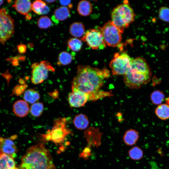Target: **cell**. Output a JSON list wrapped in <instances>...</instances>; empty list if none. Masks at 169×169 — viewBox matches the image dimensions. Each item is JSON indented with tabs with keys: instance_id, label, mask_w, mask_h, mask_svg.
<instances>
[{
	"instance_id": "9a60e30c",
	"label": "cell",
	"mask_w": 169,
	"mask_h": 169,
	"mask_svg": "<svg viewBox=\"0 0 169 169\" xmlns=\"http://www.w3.org/2000/svg\"><path fill=\"white\" fill-rule=\"evenodd\" d=\"M13 158L0 152V169H19L16 167Z\"/></svg>"
},
{
	"instance_id": "8d00e7d4",
	"label": "cell",
	"mask_w": 169,
	"mask_h": 169,
	"mask_svg": "<svg viewBox=\"0 0 169 169\" xmlns=\"http://www.w3.org/2000/svg\"><path fill=\"white\" fill-rule=\"evenodd\" d=\"M3 3V1L0 0V6Z\"/></svg>"
},
{
	"instance_id": "d590c367",
	"label": "cell",
	"mask_w": 169,
	"mask_h": 169,
	"mask_svg": "<svg viewBox=\"0 0 169 169\" xmlns=\"http://www.w3.org/2000/svg\"><path fill=\"white\" fill-rule=\"evenodd\" d=\"M45 1L47 3H52L53 2H54L55 1V0H45Z\"/></svg>"
},
{
	"instance_id": "603a6c76",
	"label": "cell",
	"mask_w": 169,
	"mask_h": 169,
	"mask_svg": "<svg viewBox=\"0 0 169 169\" xmlns=\"http://www.w3.org/2000/svg\"><path fill=\"white\" fill-rule=\"evenodd\" d=\"M40 98V95L36 90L29 89L26 90L24 94L23 99L27 102L30 104L36 103Z\"/></svg>"
},
{
	"instance_id": "44dd1931",
	"label": "cell",
	"mask_w": 169,
	"mask_h": 169,
	"mask_svg": "<svg viewBox=\"0 0 169 169\" xmlns=\"http://www.w3.org/2000/svg\"><path fill=\"white\" fill-rule=\"evenodd\" d=\"M77 11L79 14L83 16L90 15L92 10L91 3L86 0H82L79 3L77 6Z\"/></svg>"
},
{
	"instance_id": "7402d4cb",
	"label": "cell",
	"mask_w": 169,
	"mask_h": 169,
	"mask_svg": "<svg viewBox=\"0 0 169 169\" xmlns=\"http://www.w3.org/2000/svg\"><path fill=\"white\" fill-rule=\"evenodd\" d=\"M155 113L160 119L167 120L169 118V106L166 104H161L156 107Z\"/></svg>"
},
{
	"instance_id": "ba28073f",
	"label": "cell",
	"mask_w": 169,
	"mask_h": 169,
	"mask_svg": "<svg viewBox=\"0 0 169 169\" xmlns=\"http://www.w3.org/2000/svg\"><path fill=\"white\" fill-rule=\"evenodd\" d=\"M14 32L13 18L4 8L0 9V42L4 44Z\"/></svg>"
},
{
	"instance_id": "5bb4252c",
	"label": "cell",
	"mask_w": 169,
	"mask_h": 169,
	"mask_svg": "<svg viewBox=\"0 0 169 169\" xmlns=\"http://www.w3.org/2000/svg\"><path fill=\"white\" fill-rule=\"evenodd\" d=\"M32 5L30 0H18L14 2L13 7L19 13L26 15L32 10Z\"/></svg>"
},
{
	"instance_id": "5b68a950",
	"label": "cell",
	"mask_w": 169,
	"mask_h": 169,
	"mask_svg": "<svg viewBox=\"0 0 169 169\" xmlns=\"http://www.w3.org/2000/svg\"><path fill=\"white\" fill-rule=\"evenodd\" d=\"M66 123L65 118H59L55 120L52 129L41 136L42 140L45 141H51L56 145H61L66 136L71 132L66 127Z\"/></svg>"
},
{
	"instance_id": "3957f363",
	"label": "cell",
	"mask_w": 169,
	"mask_h": 169,
	"mask_svg": "<svg viewBox=\"0 0 169 169\" xmlns=\"http://www.w3.org/2000/svg\"><path fill=\"white\" fill-rule=\"evenodd\" d=\"M151 73L146 61L142 58L132 59L131 67L124 75L125 84L131 89H137L148 83L151 79Z\"/></svg>"
},
{
	"instance_id": "8fae6325",
	"label": "cell",
	"mask_w": 169,
	"mask_h": 169,
	"mask_svg": "<svg viewBox=\"0 0 169 169\" xmlns=\"http://www.w3.org/2000/svg\"><path fill=\"white\" fill-rule=\"evenodd\" d=\"M69 95L68 100L71 108H78L84 106L88 100L89 96L84 92L76 89L72 90Z\"/></svg>"
},
{
	"instance_id": "7a4b0ae2",
	"label": "cell",
	"mask_w": 169,
	"mask_h": 169,
	"mask_svg": "<svg viewBox=\"0 0 169 169\" xmlns=\"http://www.w3.org/2000/svg\"><path fill=\"white\" fill-rule=\"evenodd\" d=\"M19 169H55L49 150L40 143L28 149L21 158Z\"/></svg>"
},
{
	"instance_id": "d4e9b609",
	"label": "cell",
	"mask_w": 169,
	"mask_h": 169,
	"mask_svg": "<svg viewBox=\"0 0 169 169\" xmlns=\"http://www.w3.org/2000/svg\"><path fill=\"white\" fill-rule=\"evenodd\" d=\"M130 157L134 160H139L141 159L143 156L142 150L138 146L132 147L128 151Z\"/></svg>"
},
{
	"instance_id": "4316f807",
	"label": "cell",
	"mask_w": 169,
	"mask_h": 169,
	"mask_svg": "<svg viewBox=\"0 0 169 169\" xmlns=\"http://www.w3.org/2000/svg\"><path fill=\"white\" fill-rule=\"evenodd\" d=\"M150 97L151 102L153 104L159 105L164 100L165 96L161 91L156 90L151 94Z\"/></svg>"
},
{
	"instance_id": "ac0fdd59",
	"label": "cell",
	"mask_w": 169,
	"mask_h": 169,
	"mask_svg": "<svg viewBox=\"0 0 169 169\" xmlns=\"http://www.w3.org/2000/svg\"><path fill=\"white\" fill-rule=\"evenodd\" d=\"M32 10L38 15L46 14L50 11L49 8L45 2L41 0H36L33 2L32 4Z\"/></svg>"
},
{
	"instance_id": "484cf974",
	"label": "cell",
	"mask_w": 169,
	"mask_h": 169,
	"mask_svg": "<svg viewBox=\"0 0 169 169\" xmlns=\"http://www.w3.org/2000/svg\"><path fill=\"white\" fill-rule=\"evenodd\" d=\"M67 45L69 48L71 50L77 52L81 49L82 43L80 40L77 38H72L68 40Z\"/></svg>"
},
{
	"instance_id": "9c48e42d",
	"label": "cell",
	"mask_w": 169,
	"mask_h": 169,
	"mask_svg": "<svg viewBox=\"0 0 169 169\" xmlns=\"http://www.w3.org/2000/svg\"><path fill=\"white\" fill-rule=\"evenodd\" d=\"M31 68V80L32 83L35 84L42 83L46 80L49 71H55L54 67L47 61L35 63L32 65Z\"/></svg>"
},
{
	"instance_id": "6da1fadb",
	"label": "cell",
	"mask_w": 169,
	"mask_h": 169,
	"mask_svg": "<svg viewBox=\"0 0 169 169\" xmlns=\"http://www.w3.org/2000/svg\"><path fill=\"white\" fill-rule=\"evenodd\" d=\"M107 69H99L89 65H79L77 75L72 82L71 89L80 90L89 96L90 100H96L109 95V93L100 92L104 80L109 77Z\"/></svg>"
},
{
	"instance_id": "e0dca14e",
	"label": "cell",
	"mask_w": 169,
	"mask_h": 169,
	"mask_svg": "<svg viewBox=\"0 0 169 169\" xmlns=\"http://www.w3.org/2000/svg\"><path fill=\"white\" fill-rule=\"evenodd\" d=\"M70 16V11L67 7H60L56 9L52 18L55 22L65 20Z\"/></svg>"
},
{
	"instance_id": "ffe728a7",
	"label": "cell",
	"mask_w": 169,
	"mask_h": 169,
	"mask_svg": "<svg viewBox=\"0 0 169 169\" xmlns=\"http://www.w3.org/2000/svg\"><path fill=\"white\" fill-rule=\"evenodd\" d=\"M85 27L81 23L76 22L70 26L69 31L71 35L75 38L83 36L85 33Z\"/></svg>"
},
{
	"instance_id": "4fadbf2b",
	"label": "cell",
	"mask_w": 169,
	"mask_h": 169,
	"mask_svg": "<svg viewBox=\"0 0 169 169\" xmlns=\"http://www.w3.org/2000/svg\"><path fill=\"white\" fill-rule=\"evenodd\" d=\"M29 110V108L27 102L22 100L16 101L13 106L14 113L20 117H23L27 115Z\"/></svg>"
},
{
	"instance_id": "74e56055",
	"label": "cell",
	"mask_w": 169,
	"mask_h": 169,
	"mask_svg": "<svg viewBox=\"0 0 169 169\" xmlns=\"http://www.w3.org/2000/svg\"></svg>"
},
{
	"instance_id": "e575fe53",
	"label": "cell",
	"mask_w": 169,
	"mask_h": 169,
	"mask_svg": "<svg viewBox=\"0 0 169 169\" xmlns=\"http://www.w3.org/2000/svg\"><path fill=\"white\" fill-rule=\"evenodd\" d=\"M166 104L169 106V96L166 100Z\"/></svg>"
},
{
	"instance_id": "f546056e",
	"label": "cell",
	"mask_w": 169,
	"mask_h": 169,
	"mask_svg": "<svg viewBox=\"0 0 169 169\" xmlns=\"http://www.w3.org/2000/svg\"><path fill=\"white\" fill-rule=\"evenodd\" d=\"M159 18L162 21L169 23V8L163 7L160 8L159 11Z\"/></svg>"
},
{
	"instance_id": "52a82bcc",
	"label": "cell",
	"mask_w": 169,
	"mask_h": 169,
	"mask_svg": "<svg viewBox=\"0 0 169 169\" xmlns=\"http://www.w3.org/2000/svg\"><path fill=\"white\" fill-rule=\"evenodd\" d=\"M132 59L126 53H116L109 64L112 74L125 75L130 69Z\"/></svg>"
},
{
	"instance_id": "d6986e66",
	"label": "cell",
	"mask_w": 169,
	"mask_h": 169,
	"mask_svg": "<svg viewBox=\"0 0 169 169\" xmlns=\"http://www.w3.org/2000/svg\"><path fill=\"white\" fill-rule=\"evenodd\" d=\"M73 123L76 128L83 130L88 127L89 122L88 117L85 115L80 114L74 117Z\"/></svg>"
},
{
	"instance_id": "4dcf8cb0",
	"label": "cell",
	"mask_w": 169,
	"mask_h": 169,
	"mask_svg": "<svg viewBox=\"0 0 169 169\" xmlns=\"http://www.w3.org/2000/svg\"><path fill=\"white\" fill-rule=\"evenodd\" d=\"M27 85L25 84L17 85L14 88L11 96L15 95L16 96L21 95L24 92Z\"/></svg>"
},
{
	"instance_id": "d6a6232c",
	"label": "cell",
	"mask_w": 169,
	"mask_h": 169,
	"mask_svg": "<svg viewBox=\"0 0 169 169\" xmlns=\"http://www.w3.org/2000/svg\"><path fill=\"white\" fill-rule=\"evenodd\" d=\"M59 2L60 4L64 6H68L70 8L72 7V5L70 0H60Z\"/></svg>"
},
{
	"instance_id": "f1b7e54d",
	"label": "cell",
	"mask_w": 169,
	"mask_h": 169,
	"mask_svg": "<svg viewBox=\"0 0 169 169\" xmlns=\"http://www.w3.org/2000/svg\"><path fill=\"white\" fill-rule=\"evenodd\" d=\"M51 20L48 16H41L38 19L37 22L38 27L41 29H47L50 27L52 25Z\"/></svg>"
},
{
	"instance_id": "1f68e13d",
	"label": "cell",
	"mask_w": 169,
	"mask_h": 169,
	"mask_svg": "<svg viewBox=\"0 0 169 169\" xmlns=\"http://www.w3.org/2000/svg\"><path fill=\"white\" fill-rule=\"evenodd\" d=\"M26 46L21 44L18 46V52L20 54H23L25 53L26 50Z\"/></svg>"
},
{
	"instance_id": "30bf717a",
	"label": "cell",
	"mask_w": 169,
	"mask_h": 169,
	"mask_svg": "<svg viewBox=\"0 0 169 169\" xmlns=\"http://www.w3.org/2000/svg\"><path fill=\"white\" fill-rule=\"evenodd\" d=\"M81 40L94 49H102L106 47L102 35L98 29H90L85 32Z\"/></svg>"
},
{
	"instance_id": "7c38bea8",
	"label": "cell",
	"mask_w": 169,
	"mask_h": 169,
	"mask_svg": "<svg viewBox=\"0 0 169 169\" xmlns=\"http://www.w3.org/2000/svg\"><path fill=\"white\" fill-rule=\"evenodd\" d=\"M17 151L14 142L10 138L0 137V152L14 158Z\"/></svg>"
},
{
	"instance_id": "277c9868",
	"label": "cell",
	"mask_w": 169,
	"mask_h": 169,
	"mask_svg": "<svg viewBox=\"0 0 169 169\" xmlns=\"http://www.w3.org/2000/svg\"><path fill=\"white\" fill-rule=\"evenodd\" d=\"M111 21L121 33L134 20L135 15L128 3L118 5L111 13Z\"/></svg>"
},
{
	"instance_id": "83f0119b",
	"label": "cell",
	"mask_w": 169,
	"mask_h": 169,
	"mask_svg": "<svg viewBox=\"0 0 169 169\" xmlns=\"http://www.w3.org/2000/svg\"><path fill=\"white\" fill-rule=\"evenodd\" d=\"M44 110V105L41 102H36L31 106L30 112L33 116L34 117H38L42 113Z\"/></svg>"
},
{
	"instance_id": "8992f818",
	"label": "cell",
	"mask_w": 169,
	"mask_h": 169,
	"mask_svg": "<svg viewBox=\"0 0 169 169\" xmlns=\"http://www.w3.org/2000/svg\"><path fill=\"white\" fill-rule=\"evenodd\" d=\"M98 29L106 44L112 47L119 45L122 40L121 33L111 21H108Z\"/></svg>"
},
{
	"instance_id": "836d02e7",
	"label": "cell",
	"mask_w": 169,
	"mask_h": 169,
	"mask_svg": "<svg viewBox=\"0 0 169 169\" xmlns=\"http://www.w3.org/2000/svg\"><path fill=\"white\" fill-rule=\"evenodd\" d=\"M25 18L27 19H29L31 18V17L28 14L26 15Z\"/></svg>"
},
{
	"instance_id": "2e32d148",
	"label": "cell",
	"mask_w": 169,
	"mask_h": 169,
	"mask_svg": "<svg viewBox=\"0 0 169 169\" xmlns=\"http://www.w3.org/2000/svg\"><path fill=\"white\" fill-rule=\"evenodd\" d=\"M139 138L138 132L135 130L130 129L125 132L123 137V140L126 145L131 146L135 145Z\"/></svg>"
},
{
	"instance_id": "cb8c5ba5",
	"label": "cell",
	"mask_w": 169,
	"mask_h": 169,
	"mask_svg": "<svg viewBox=\"0 0 169 169\" xmlns=\"http://www.w3.org/2000/svg\"><path fill=\"white\" fill-rule=\"evenodd\" d=\"M72 59L71 54L65 51H62L59 55L57 64L59 65H67L71 63Z\"/></svg>"
}]
</instances>
